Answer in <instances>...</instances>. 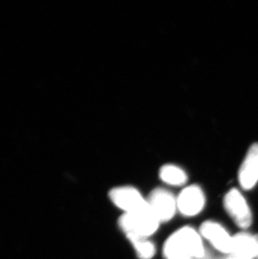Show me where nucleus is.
I'll return each mask as SVG.
<instances>
[{"label": "nucleus", "instance_id": "f257e3e1", "mask_svg": "<svg viewBox=\"0 0 258 259\" xmlns=\"http://www.w3.org/2000/svg\"><path fill=\"white\" fill-rule=\"evenodd\" d=\"M207 253L200 232L190 226L172 233L163 247L164 259H203Z\"/></svg>", "mask_w": 258, "mask_h": 259}, {"label": "nucleus", "instance_id": "7ed1b4c3", "mask_svg": "<svg viewBox=\"0 0 258 259\" xmlns=\"http://www.w3.org/2000/svg\"><path fill=\"white\" fill-rule=\"evenodd\" d=\"M225 210L236 225L247 229L252 223V213L246 198L237 189L230 190L223 200Z\"/></svg>", "mask_w": 258, "mask_h": 259}, {"label": "nucleus", "instance_id": "4468645a", "mask_svg": "<svg viewBox=\"0 0 258 259\" xmlns=\"http://www.w3.org/2000/svg\"><path fill=\"white\" fill-rule=\"evenodd\" d=\"M256 242H257V254H256V258L258 259V235H256Z\"/></svg>", "mask_w": 258, "mask_h": 259}, {"label": "nucleus", "instance_id": "0eeeda50", "mask_svg": "<svg viewBox=\"0 0 258 259\" xmlns=\"http://www.w3.org/2000/svg\"><path fill=\"white\" fill-rule=\"evenodd\" d=\"M205 202V193L201 187L197 185L185 187L177 196L178 211L187 218H192L202 212Z\"/></svg>", "mask_w": 258, "mask_h": 259}, {"label": "nucleus", "instance_id": "ddd939ff", "mask_svg": "<svg viewBox=\"0 0 258 259\" xmlns=\"http://www.w3.org/2000/svg\"><path fill=\"white\" fill-rule=\"evenodd\" d=\"M193 259H196V258H193ZM203 259H214V258H213V257H212L211 256H210V255L209 254V252H208V253H207L206 256H205V257H204V258H203Z\"/></svg>", "mask_w": 258, "mask_h": 259}, {"label": "nucleus", "instance_id": "9b49d317", "mask_svg": "<svg viewBox=\"0 0 258 259\" xmlns=\"http://www.w3.org/2000/svg\"><path fill=\"white\" fill-rule=\"evenodd\" d=\"M139 259H152L156 254V246L147 237L127 236L126 237Z\"/></svg>", "mask_w": 258, "mask_h": 259}, {"label": "nucleus", "instance_id": "f8f14e48", "mask_svg": "<svg viewBox=\"0 0 258 259\" xmlns=\"http://www.w3.org/2000/svg\"><path fill=\"white\" fill-rule=\"evenodd\" d=\"M214 259H236V257H234L232 255H224V257H217Z\"/></svg>", "mask_w": 258, "mask_h": 259}, {"label": "nucleus", "instance_id": "39448f33", "mask_svg": "<svg viewBox=\"0 0 258 259\" xmlns=\"http://www.w3.org/2000/svg\"><path fill=\"white\" fill-rule=\"evenodd\" d=\"M109 198L123 213L134 212L149 205L147 199L134 186L114 187L109 191Z\"/></svg>", "mask_w": 258, "mask_h": 259}, {"label": "nucleus", "instance_id": "6e6552de", "mask_svg": "<svg viewBox=\"0 0 258 259\" xmlns=\"http://www.w3.org/2000/svg\"><path fill=\"white\" fill-rule=\"evenodd\" d=\"M238 180L241 188L249 191L258 182V144L250 147L238 172Z\"/></svg>", "mask_w": 258, "mask_h": 259}, {"label": "nucleus", "instance_id": "9d476101", "mask_svg": "<svg viewBox=\"0 0 258 259\" xmlns=\"http://www.w3.org/2000/svg\"><path fill=\"white\" fill-rule=\"evenodd\" d=\"M159 178L168 186H182L186 184L188 176L186 172L176 164H164L159 169Z\"/></svg>", "mask_w": 258, "mask_h": 259}, {"label": "nucleus", "instance_id": "20e7f679", "mask_svg": "<svg viewBox=\"0 0 258 259\" xmlns=\"http://www.w3.org/2000/svg\"><path fill=\"white\" fill-rule=\"evenodd\" d=\"M149 207L159 222L168 223L178 211L177 197L167 189L155 188L147 198Z\"/></svg>", "mask_w": 258, "mask_h": 259}, {"label": "nucleus", "instance_id": "1a4fd4ad", "mask_svg": "<svg viewBox=\"0 0 258 259\" xmlns=\"http://www.w3.org/2000/svg\"><path fill=\"white\" fill-rule=\"evenodd\" d=\"M257 242L256 235L241 232L232 237L231 254L236 259H256Z\"/></svg>", "mask_w": 258, "mask_h": 259}, {"label": "nucleus", "instance_id": "f03ea898", "mask_svg": "<svg viewBox=\"0 0 258 259\" xmlns=\"http://www.w3.org/2000/svg\"><path fill=\"white\" fill-rule=\"evenodd\" d=\"M160 223L149 205L134 212L123 213L117 222L126 237L137 236L147 238L158 230Z\"/></svg>", "mask_w": 258, "mask_h": 259}, {"label": "nucleus", "instance_id": "423d86ee", "mask_svg": "<svg viewBox=\"0 0 258 259\" xmlns=\"http://www.w3.org/2000/svg\"><path fill=\"white\" fill-rule=\"evenodd\" d=\"M199 232L203 239L208 241L218 252L224 255L231 254L233 236L221 223L205 221L200 225Z\"/></svg>", "mask_w": 258, "mask_h": 259}]
</instances>
